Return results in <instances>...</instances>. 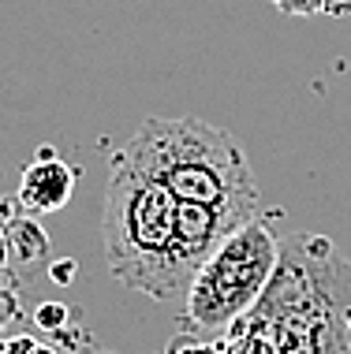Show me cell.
I'll list each match as a JSON object with an SVG mask.
<instances>
[{"instance_id": "6da1fadb", "label": "cell", "mask_w": 351, "mask_h": 354, "mask_svg": "<svg viewBox=\"0 0 351 354\" xmlns=\"http://www.w3.org/2000/svg\"><path fill=\"white\" fill-rule=\"evenodd\" d=\"M243 321L280 354H351V257L325 235H280L269 283Z\"/></svg>"}, {"instance_id": "7a4b0ae2", "label": "cell", "mask_w": 351, "mask_h": 354, "mask_svg": "<svg viewBox=\"0 0 351 354\" xmlns=\"http://www.w3.org/2000/svg\"><path fill=\"white\" fill-rule=\"evenodd\" d=\"M179 198L116 149L101 205L105 261L120 283L150 299H183L195 280L176 235Z\"/></svg>"}, {"instance_id": "3957f363", "label": "cell", "mask_w": 351, "mask_h": 354, "mask_svg": "<svg viewBox=\"0 0 351 354\" xmlns=\"http://www.w3.org/2000/svg\"><path fill=\"white\" fill-rule=\"evenodd\" d=\"M120 153L161 179L179 202L213 205L240 220L258 216L262 194L246 165V153L232 138V131L217 123L198 116H150L120 146Z\"/></svg>"}, {"instance_id": "277c9868", "label": "cell", "mask_w": 351, "mask_h": 354, "mask_svg": "<svg viewBox=\"0 0 351 354\" xmlns=\"http://www.w3.org/2000/svg\"><path fill=\"white\" fill-rule=\"evenodd\" d=\"M280 235L262 216H251L224 239L217 250L202 261L187 287V317L195 328L224 332L235 317H243L258 302L262 287L277 265Z\"/></svg>"}, {"instance_id": "5b68a950", "label": "cell", "mask_w": 351, "mask_h": 354, "mask_svg": "<svg viewBox=\"0 0 351 354\" xmlns=\"http://www.w3.org/2000/svg\"><path fill=\"white\" fill-rule=\"evenodd\" d=\"M75 194V168L68 160H56L53 149H42L34 165H26L19 179V205L26 213H56L71 202Z\"/></svg>"}, {"instance_id": "8992f818", "label": "cell", "mask_w": 351, "mask_h": 354, "mask_svg": "<svg viewBox=\"0 0 351 354\" xmlns=\"http://www.w3.org/2000/svg\"><path fill=\"white\" fill-rule=\"evenodd\" d=\"M221 354H280L277 343H273L258 324L251 321H232L224 328V339H221Z\"/></svg>"}, {"instance_id": "52a82bcc", "label": "cell", "mask_w": 351, "mask_h": 354, "mask_svg": "<svg viewBox=\"0 0 351 354\" xmlns=\"http://www.w3.org/2000/svg\"><path fill=\"white\" fill-rule=\"evenodd\" d=\"M280 15H296V19H310V15H329V12H344V0H269Z\"/></svg>"}, {"instance_id": "ba28073f", "label": "cell", "mask_w": 351, "mask_h": 354, "mask_svg": "<svg viewBox=\"0 0 351 354\" xmlns=\"http://www.w3.org/2000/svg\"><path fill=\"white\" fill-rule=\"evenodd\" d=\"M0 354H56L45 343H37L30 336H12V339H0Z\"/></svg>"}, {"instance_id": "9c48e42d", "label": "cell", "mask_w": 351, "mask_h": 354, "mask_svg": "<svg viewBox=\"0 0 351 354\" xmlns=\"http://www.w3.org/2000/svg\"><path fill=\"white\" fill-rule=\"evenodd\" d=\"M15 310H19V291H15V280H0V328L8 321H15Z\"/></svg>"}, {"instance_id": "30bf717a", "label": "cell", "mask_w": 351, "mask_h": 354, "mask_svg": "<svg viewBox=\"0 0 351 354\" xmlns=\"http://www.w3.org/2000/svg\"><path fill=\"white\" fill-rule=\"evenodd\" d=\"M37 324H42V328H60L64 321H68V310H64L60 302H45V306H37Z\"/></svg>"}, {"instance_id": "8fae6325", "label": "cell", "mask_w": 351, "mask_h": 354, "mask_svg": "<svg viewBox=\"0 0 351 354\" xmlns=\"http://www.w3.org/2000/svg\"><path fill=\"white\" fill-rule=\"evenodd\" d=\"M179 347H176V354H210L202 347V343H195V339H176Z\"/></svg>"}]
</instances>
